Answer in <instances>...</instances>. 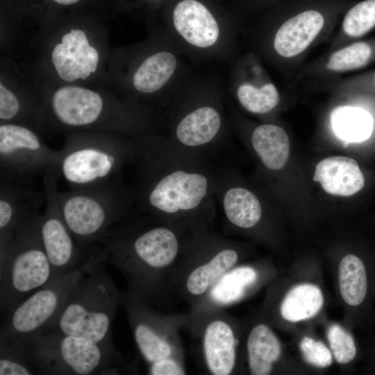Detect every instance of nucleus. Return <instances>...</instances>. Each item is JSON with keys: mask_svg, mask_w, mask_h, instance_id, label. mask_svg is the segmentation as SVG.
I'll return each instance as SVG.
<instances>
[{"mask_svg": "<svg viewBox=\"0 0 375 375\" xmlns=\"http://www.w3.org/2000/svg\"><path fill=\"white\" fill-rule=\"evenodd\" d=\"M134 139L129 185L138 212L188 233L212 228L217 171L207 155L151 133Z\"/></svg>", "mask_w": 375, "mask_h": 375, "instance_id": "obj_1", "label": "nucleus"}, {"mask_svg": "<svg viewBox=\"0 0 375 375\" xmlns=\"http://www.w3.org/2000/svg\"><path fill=\"white\" fill-rule=\"evenodd\" d=\"M189 233L138 214L113 228L85 266L113 265L124 277L128 290L153 307L172 295V279Z\"/></svg>", "mask_w": 375, "mask_h": 375, "instance_id": "obj_2", "label": "nucleus"}, {"mask_svg": "<svg viewBox=\"0 0 375 375\" xmlns=\"http://www.w3.org/2000/svg\"><path fill=\"white\" fill-rule=\"evenodd\" d=\"M43 101L47 126L56 131H97L132 138L150 134L151 119L144 108L88 88L64 85Z\"/></svg>", "mask_w": 375, "mask_h": 375, "instance_id": "obj_3", "label": "nucleus"}, {"mask_svg": "<svg viewBox=\"0 0 375 375\" xmlns=\"http://www.w3.org/2000/svg\"><path fill=\"white\" fill-rule=\"evenodd\" d=\"M57 170L70 190L122 183L135 151L134 138L97 131L66 132Z\"/></svg>", "mask_w": 375, "mask_h": 375, "instance_id": "obj_4", "label": "nucleus"}, {"mask_svg": "<svg viewBox=\"0 0 375 375\" xmlns=\"http://www.w3.org/2000/svg\"><path fill=\"white\" fill-rule=\"evenodd\" d=\"M58 200L83 264L113 228L139 214L131 188L123 182L92 189L58 190Z\"/></svg>", "mask_w": 375, "mask_h": 375, "instance_id": "obj_5", "label": "nucleus"}, {"mask_svg": "<svg viewBox=\"0 0 375 375\" xmlns=\"http://www.w3.org/2000/svg\"><path fill=\"white\" fill-rule=\"evenodd\" d=\"M85 271L60 312L43 333L83 337L117 351L112 342L111 324L122 303V293L103 265Z\"/></svg>", "mask_w": 375, "mask_h": 375, "instance_id": "obj_6", "label": "nucleus"}, {"mask_svg": "<svg viewBox=\"0 0 375 375\" xmlns=\"http://www.w3.org/2000/svg\"><path fill=\"white\" fill-rule=\"evenodd\" d=\"M22 342L38 374H119L135 367L119 351L83 337L44 332Z\"/></svg>", "mask_w": 375, "mask_h": 375, "instance_id": "obj_7", "label": "nucleus"}, {"mask_svg": "<svg viewBox=\"0 0 375 375\" xmlns=\"http://www.w3.org/2000/svg\"><path fill=\"white\" fill-rule=\"evenodd\" d=\"M40 215L26 223L7 244L0 247V306L3 314L56 278L40 238Z\"/></svg>", "mask_w": 375, "mask_h": 375, "instance_id": "obj_8", "label": "nucleus"}, {"mask_svg": "<svg viewBox=\"0 0 375 375\" xmlns=\"http://www.w3.org/2000/svg\"><path fill=\"white\" fill-rule=\"evenodd\" d=\"M240 260L238 249L212 228L190 232L172 282V295L189 303L202 299Z\"/></svg>", "mask_w": 375, "mask_h": 375, "instance_id": "obj_9", "label": "nucleus"}, {"mask_svg": "<svg viewBox=\"0 0 375 375\" xmlns=\"http://www.w3.org/2000/svg\"><path fill=\"white\" fill-rule=\"evenodd\" d=\"M123 306L136 346L148 365L169 360L185 362L179 332L187 314H164L129 292L122 293Z\"/></svg>", "mask_w": 375, "mask_h": 375, "instance_id": "obj_10", "label": "nucleus"}, {"mask_svg": "<svg viewBox=\"0 0 375 375\" xmlns=\"http://www.w3.org/2000/svg\"><path fill=\"white\" fill-rule=\"evenodd\" d=\"M86 274L81 267L57 276L6 314L0 340H26L42 333L55 320Z\"/></svg>", "mask_w": 375, "mask_h": 375, "instance_id": "obj_11", "label": "nucleus"}, {"mask_svg": "<svg viewBox=\"0 0 375 375\" xmlns=\"http://www.w3.org/2000/svg\"><path fill=\"white\" fill-rule=\"evenodd\" d=\"M60 151L54 150L35 128L17 123L0 124V177L28 179L57 169Z\"/></svg>", "mask_w": 375, "mask_h": 375, "instance_id": "obj_12", "label": "nucleus"}, {"mask_svg": "<svg viewBox=\"0 0 375 375\" xmlns=\"http://www.w3.org/2000/svg\"><path fill=\"white\" fill-rule=\"evenodd\" d=\"M57 169L46 171L42 176L45 194L44 209L39 219L40 234L55 277L82 267L81 253L62 217L58 200Z\"/></svg>", "mask_w": 375, "mask_h": 375, "instance_id": "obj_13", "label": "nucleus"}, {"mask_svg": "<svg viewBox=\"0 0 375 375\" xmlns=\"http://www.w3.org/2000/svg\"><path fill=\"white\" fill-rule=\"evenodd\" d=\"M29 181L0 177V247L7 244L18 229L40 213L45 194L37 191Z\"/></svg>", "mask_w": 375, "mask_h": 375, "instance_id": "obj_14", "label": "nucleus"}, {"mask_svg": "<svg viewBox=\"0 0 375 375\" xmlns=\"http://www.w3.org/2000/svg\"><path fill=\"white\" fill-rule=\"evenodd\" d=\"M222 117L211 104H200L184 112L167 138L174 145L190 151L208 154L220 143Z\"/></svg>", "mask_w": 375, "mask_h": 375, "instance_id": "obj_15", "label": "nucleus"}, {"mask_svg": "<svg viewBox=\"0 0 375 375\" xmlns=\"http://www.w3.org/2000/svg\"><path fill=\"white\" fill-rule=\"evenodd\" d=\"M194 335L201 337L203 360L210 374H233L237 364L239 341L223 310L208 316Z\"/></svg>", "mask_w": 375, "mask_h": 375, "instance_id": "obj_16", "label": "nucleus"}, {"mask_svg": "<svg viewBox=\"0 0 375 375\" xmlns=\"http://www.w3.org/2000/svg\"><path fill=\"white\" fill-rule=\"evenodd\" d=\"M51 61L58 77L67 82L86 80L98 69L100 55L90 44L88 33L76 25L70 26L51 51Z\"/></svg>", "mask_w": 375, "mask_h": 375, "instance_id": "obj_17", "label": "nucleus"}, {"mask_svg": "<svg viewBox=\"0 0 375 375\" xmlns=\"http://www.w3.org/2000/svg\"><path fill=\"white\" fill-rule=\"evenodd\" d=\"M169 13L177 33L190 44L199 48L215 45L220 28L216 12L207 0H172Z\"/></svg>", "mask_w": 375, "mask_h": 375, "instance_id": "obj_18", "label": "nucleus"}, {"mask_svg": "<svg viewBox=\"0 0 375 375\" xmlns=\"http://www.w3.org/2000/svg\"><path fill=\"white\" fill-rule=\"evenodd\" d=\"M324 18L317 10L303 11L285 21L277 31L274 47L278 54L294 57L303 51L319 34Z\"/></svg>", "mask_w": 375, "mask_h": 375, "instance_id": "obj_19", "label": "nucleus"}, {"mask_svg": "<svg viewBox=\"0 0 375 375\" xmlns=\"http://www.w3.org/2000/svg\"><path fill=\"white\" fill-rule=\"evenodd\" d=\"M313 180L319 182L328 194L348 197L364 186V177L353 158L333 156L321 160L316 166Z\"/></svg>", "mask_w": 375, "mask_h": 375, "instance_id": "obj_20", "label": "nucleus"}, {"mask_svg": "<svg viewBox=\"0 0 375 375\" xmlns=\"http://www.w3.org/2000/svg\"><path fill=\"white\" fill-rule=\"evenodd\" d=\"M251 144L260 161L267 169L278 171L287 162L290 142L281 127L272 124L257 126L251 134Z\"/></svg>", "mask_w": 375, "mask_h": 375, "instance_id": "obj_21", "label": "nucleus"}, {"mask_svg": "<svg viewBox=\"0 0 375 375\" xmlns=\"http://www.w3.org/2000/svg\"><path fill=\"white\" fill-rule=\"evenodd\" d=\"M247 351L250 374L267 375L281 353L280 342L274 332L264 324L252 328L247 340Z\"/></svg>", "mask_w": 375, "mask_h": 375, "instance_id": "obj_22", "label": "nucleus"}, {"mask_svg": "<svg viewBox=\"0 0 375 375\" xmlns=\"http://www.w3.org/2000/svg\"><path fill=\"white\" fill-rule=\"evenodd\" d=\"M177 60L169 51H158L147 57L132 76L133 88L144 94L160 90L176 71Z\"/></svg>", "mask_w": 375, "mask_h": 375, "instance_id": "obj_23", "label": "nucleus"}, {"mask_svg": "<svg viewBox=\"0 0 375 375\" xmlns=\"http://www.w3.org/2000/svg\"><path fill=\"white\" fill-rule=\"evenodd\" d=\"M332 128L335 135L346 142H360L369 138L373 119L365 110L353 106L335 108L331 115Z\"/></svg>", "mask_w": 375, "mask_h": 375, "instance_id": "obj_24", "label": "nucleus"}, {"mask_svg": "<svg viewBox=\"0 0 375 375\" xmlns=\"http://www.w3.org/2000/svg\"><path fill=\"white\" fill-rule=\"evenodd\" d=\"M324 297L315 285L304 283L292 288L284 297L280 308L282 317L297 322L316 315L322 307Z\"/></svg>", "mask_w": 375, "mask_h": 375, "instance_id": "obj_25", "label": "nucleus"}, {"mask_svg": "<svg viewBox=\"0 0 375 375\" xmlns=\"http://www.w3.org/2000/svg\"><path fill=\"white\" fill-rule=\"evenodd\" d=\"M340 290L343 300L358 306L364 300L367 290V274L362 260L355 255L344 256L339 267Z\"/></svg>", "mask_w": 375, "mask_h": 375, "instance_id": "obj_26", "label": "nucleus"}, {"mask_svg": "<svg viewBox=\"0 0 375 375\" xmlns=\"http://www.w3.org/2000/svg\"><path fill=\"white\" fill-rule=\"evenodd\" d=\"M38 374L25 344L19 340H0V375Z\"/></svg>", "mask_w": 375, "mask_h": 375, "instance_id": "obj_27", "label": "nucleus"}, {"mask_svg": "<svg viewBox=\"0 0 375 375\" xmlns=\"http://www.w3.org/2000/svg\"><path fill=\"white\" fill-rule=\"evenodd\" d=\"M237 97L244 109L255 114L269 112L277 106L280 99L278 90L271 83L260 88L244 83L238 87Z\"/></svg>", "mask_w": 375, "mask_h": 375, "instance_id": "obj_28", "label": "nucleus"}, {"mask_svg": "<svg viewBox=\"0 0 375 375\" xmlns=\"http://www.w3.org/2000/svg\"><path fill=\"white\" fill-rule=\"evenodd\" d=\"M374 56L372 46L366 42H358L333 53L327 62L328 69L345 72L362 67Z\"/></svg>", "mask_w": 375, "mask_h": 375, "instance_id": "obj_29", "label": "nucleus"}, {"mask_svg": "<svg viewBox=\"0 0 375 375\" xmlns=\"http://www.w3.org/2000/svg\"><path fill=\"white\" fill-rule=\"evenodd\" d=\"M343 29L352 38L362 36L375 27V0H364L353 6L346 14Z\"/></svg>", "mask_w": 375, "mask_h": 375, "instance_id": "obj_30", "label": "nucleus"}, {"mask_svg": "<svg viewBox=\"0 0 375 375\" xmlns=\"http://www.w3.org/2000/svg\"><path fill=\"white\" fill-rule=\"evenodd\" d=\"M327 338L332 355L338 362L345 364L355 358L356 347L354 340L340 325H331L328 330Z\"/></svg>", "mask_w": 375, "mask_h": 375, "instance_id": "obj_31", "label": "nucleus"}, {"mask_svg": "<svg viewBox=\"0 0 375 375\" xmlns=\"http://www.w3.org/2000/svg\"><path fill=\"white\" fill-rule=\"evenodd\" d=\"M299 347L305 360L312 365L326 367L333 362L331 351L322 342L304 337Z\"/></svg>", "mask_w": 375, "mask_h": 375, "instance_id": "obj_32", "label": "nucleus"}, {"mask_svg": "<svg viewBox=\"0 0 375 375\" xmlns=\"http://www.w3.org/2000/svg\"><path fill=\"white\" fill-rule=\"evenodd\" d=\"M28 3H34L36 0H22ZM40 4L35 6L40 8H52L65 10L66 9H85L88 7L97 6L101 4L100 0H38Z\"/></svg>", "mask_w": 375, "mask_h": 375, "instance_id": "obj_33", "label": "nucleus"}, {"mask_svg": "<svg viewBox=\"0 0 375 375\" xmlns=\"http://www.w3.org/2000/svg\"><path fill=\"white\" fill-rule=\"evenodd\" d=\"M148 374L151 375H184L187 374V371L185 362L169 360L149 365Z\"/></svg>", "mask_w": 375, "mask_h": 375, "instance_id": "obj_34", "label": "nucleus"}, {"mask_svg": "<svg viewBox=\"0 0 375 375\" xmlns=\"http://www.w3.org/2000/svg\"><path fill=\"white\" fill-rule=\"evenodd\" d=\"M167 0H119L117 4H122L128 6H145L147 8H153L161 4Z\"/></svg>", "mask_w": 375, "mask_h": 375, "instance_id": "obj_35", "label": "nucleus"}]
</instances>
